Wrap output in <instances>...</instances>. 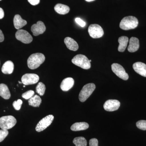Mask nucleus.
I'll list each match as a JSON object with an SVG mask.
<instances>
[{"label":"nucleus","instance_id":"1","mask_svg":"<svg viewBox=\"0 0 146 146\" xmlns=\"http://www.w3.org/2000/svg\"><path fill=\"white\" fill-rule=\"evenodd\" d=\"M44 55L40 53H36L31 54L27 60V65L29 68L35 70L39 67L41 64L44 62Z\"/></svg>","mask_w":146,"mask_h":146},{"label":"nucleus","instance_id":"2","mask_svg":"<svg viewBox=\"0 0 146 146\" xmlns=\"http://www.w3.org/2000/svg\"><path fill=\"white\" fill-rule=\"evenodd\" d=\"M138 25V19L133 16L125 17L120 23V28L124 30L133 29L137 27Z\"/></svg>","mask_w":146,"mask_h":146},{"label":"nucleus","instance_id":"3","mask_svg":"<svg viewBox=\"0 0 146 146\" xmlns=\"http://www.w3.org/2000/svg\"><path fill=\"white\" fill-rule=\"evenodd\" d=\"M73 64L85 70L91 68V62L88 58L84 55L78 54L73 58L72 60Z\"/></svg>","mask_w":146,"mask_h":146},{"label":"nucleus","instance_id":"4","mask_svg":"<svg viewBox=\"0 0 146 146\" xmlns=\"http://www.w3.org/2000/svg\"><path fill=\"white\" fill-rule=\"evenodd\" d=\"M94 83H89L83 86L79 95V99L81 102H84L90 96L96 89Z\"/></svg>","mask_w":146,"mask_h":146},{"label":"nucleus","instance_id":"5","mask_svg":"<svg viewBox=\"0 0 146 146\" xmlns=\"http://www.w3.org/2000/svg\"><path fill=\"white\" fill-rule=\"evenodd\" d=\"M17 121L12 116H4L0 118V127L3 130H8L16 125Z\"/></svg>","mask_w":146,"mask_h":146},{"label":"nucleus","instance_id":"6","mask_svg":"<svg viewBox=\"0 0 146 146\" xmlns=\"http://www.w3.org/2000/svg\"><path fill=\"white\" fill-rule=\"evenodd\" d=\"M54 119V117L52 115H49L40 120L35 128L36 131L41 132L44 130L51 124Z\"/></svg>","mask_w":146,"mask_h":146},{"label":"nucleus","instance_id":"7","mask_svg":"<svg viewBox=\"0 0 146 146\" xmlns=\"http://www.w3.org/2000/svg\"><path fill=\"white\" fill-rule=\"evenodd\" d=\"M88 32L90 36L94 39L100 38L104 34L102 27L97 24L90 25L88 29Z\"/></svg>","mask_w":146,"mask_h":146},{"label":"nucleus","instance_id":"8","mask_svg":"<svg viewBox=\"0 0 146 146\" xmlns=\"http://www.w3.org/2000/svg\"><path fill=\"white\" fill-rule=\"evenodd\" d=\"M111 68L112 72L120 78L124 80L128 79V75L121 65L118 63H113L111 65Z\"/></svg>","mask_w":146,"mask_h":146},{"label":"nucleus","instance_id":"9","mask_svg":"<svg viewBox=\"0 0 146 146\" xmlns=\"http://www.w3.org/2000/svg\"><path fill=\"white\" fill-rule=\"evenodd\" d=\"M16 37L18 40L26 44L31 43L33 40L31 35L29 32L24 30H18L16 32Z\"/></svg>","mask_w":146,"mask_h":146},{"label":"nucleus","instance_id":"10","mask_svg":"<svg viewBox=\"0 0 146 146\" xmlns=\"http://www.w3.org/2000/svg\"><path fill=\"white\" fill-rule=\"evenodd\" d=\"M39 76L35 74H25L21 79L22 83L25 85L36 84L39 81Z\"/></svg>","mask_w":146,"mask_h":146},{"label":"nucleus","instance_id":"11","mask_svg":"<svg viewBox=\"0 0 146 146\" xmlns=\"http://www.w3.org/2000/svg\"><path fill=\"white\" fill-rule=\"evenodd\" d=\"M120 106V102L117 100H109L106 101L104 105L105 110L112 112L117 110Z\"/></svg>","mask_w":146,"mask_h":146},{"label":"nucleus","instance_id":"12","mask_svg":"<svg viewBox=\"0 0 146 146\" xmlns=\"http://www.w3.org/2000/svg\"><path fill=\"white\" fill-rule=\"evenodd\" d=\"M46 30V26L42 21H38L36 24L32 26L31 31L34 36H38L43 34Z\"/></svg>","mask_w":146,"mask_h":146},{"label":"nucleus","instance_id":"13","mask_svg":"<svg viewBox=\"0 0 146 146\" xmlns=\"http://www.w3.org/2000/svg\"><path fill=\"white\" fill-rule=\"evenodd\" d=\"M134 71L140 75L146 77V65L141 62H136L133 65Z\"/></svg>","mask_w":146,"mask_h":146},{"label":"nucleus","instance_id":"14","mask_svg":"<svg viewBox=\"0 0 146 146\" xmlns=\"http://www.w3.org/2000/svg\"><path fill=\"white\" fill-rule=\"evenodd\" d=\"M74 80L72 78L64 79L60 84V89L62 91H67L70 90L74 86Z\"/></svg>","mask_w":146,"mask_h":146},{"label":"nucleus","instance_id":"15","mask_svg":"<svg viewBox=\"0 0 146 146\" xmlns=\"http://www.w3.org/2000/svg\"><path fill=\"white\" fill-rule=\"evenodd\" d=\"M129 44L128 47V51L129 52H134L138 50L139 48V41L138 38L132 37L129 40Z\"/></svg>","mask_w":146,"mask_h":146},{"label":"nucleus","instance_id":"16","mask_svg":"<svg viewBox=\"0 0 146 146\" xmlns=\"http://www.w3.org/2000/svg\"><path fill=\"white\" fill-rule=\"evenodd\" d=\"M64 42L66 46L69 50L74 51L78 50V44L72 38L70 37H66L64 39Z\"/></svg>","mask_w":146,"mask_h":146},{"label":"nucleus","instance_id":"17","mask_svg":"<svg viewBox=\"0 0 146 146\" xmlns=\"http://www.w3.org/2000/svg\"><path fill=\"white\" fill-rule=\"evenodd\" d=\"M13 24L15 28L19 30L27 25V22L21 18L20 15L17 14L13 18Z\"/></svg>","mask_w":146,"mask_h":146},{"label":"nucleus","instance_id":"18","mask_svg":"<svg viewBox=\"0 0 146 146\" xmlns=\"http://www.w3.org/2000/svg\"><path fill=\"white\" fill-rule=\"evenodd\" d=\"M14 69V64L10 60L6 61L3 65L1 70L3 74H10L13 73Z\"/></svg>","mask_w":146,"mask_h":146},{"label":"nucleus","instance_id":"19","mask_svg":"<svg viewBox=\"0 0 146 146\" xmlns=\"http://www.w3.org/2000/svg\"><path fill=\"white\" fill-rule=\"evenodd\" d=\"M0 96L3 98L8 100L11 97V94L8 87L4 84H0Z\"/></svg>","mask_w":146,"mask_h":146},{"label":"nucleus","instance_id":"20","mask_svg":"<svg viewBox=\"0 0 146 146\" xmlns=\"http://www.w3.org/2000/svg\"><path fill=\"white\" fill-rule=\"evenodd\" d=\"M89 127V125L86 122H78L74 123L71 127L73 131H79L86 130Z\"/></svg>","mask_w":146,"mask_h":146},{"label":"nucleus","instance_id":"21","mask_svg":"<svg viewBox=\"0 0 146 146\" xmlns=\"http://www.w3.org/2000/svg\"><path fill=\"white\" fill-rule=\"evenodd\" d=\"M129 39L127 36H121L118 39L119 45L118 47V51L120 52H123L125 50L127 46Z\"/></svg>","mask_w":146,"mask_h":146},{"label":"nucleus","instance_id":"22","mask_svg":"<svg viewBox=\"0 0 146 146\" xmlns=\"http://www.w3.org/2000/svg\"><path fill=\"white\" fill-rule=\"evenodd\" d=\"M54 10L57 13L62 15H65L69 13L70 8L68 6L62 4H57L55 6Z\"/></svg>","mask_w":146,"mask_h":146},{"label":"nucleus","instance_id":"23","mask_svg":"<svg viewBox=\"0 0 146 146\" xmlns=\"http://www.w3.org/2000/svg\"><path fill=\"white\" fill-rule=\"evenodd\" d=\"M42 101V99L39 96L35 95L29 99L28 102L30 106L34 107H39Z\"/></svg>","mask_w":146,"mask_h":146},{"label":"nucleus","instance_id":"24","mask_svg":"<svg viewBox=\"0 0 146 146\" xmlns=\"http://www.w3.org/2000/svg\"><path fill=\"white\" fill-rule=\"evenodd\" d=\"M73 142L76 146H87V141L83 137H76L73 140Z\"/></svg>","mask_w":146,"mask_h":146},{"label":"nucleus","instance_id":"25","mask_svg":"<svg viewBox=\"0 0 146 146\" xmlns=\"http://www.w3.org/2000/svg\"><path fill=\"white\" fill-rule=\"evenodd\" d=\"M46 89V86H45V84L42 82H40L38 83L36 86V92L40 96H42L44 94Z\"/></svg>","mask_w":146,"mask_h":146},{"label":"nucleus","instance_id":"26","mask_svg":"<svg viewBox=\"0 0 146 146\" xmlns=\"http://www.w3.org/2000/svg\"><path fill=\"white\" fill-rule=\"evenodd\" d=\"M137 127L142 130H146V120H140L136 123Z\"/></svg>","mask_w":146,"mask_h":146},{"label":"nucleus","instance_id":"27","mask_svg":"<svg viewBox=\"0 0 146 146\" xmlns=\"http://www.w3.org/2000/svg\"><path fill=\"white\" fill-rule=\"evenodd\" d=\"M34 91L29 90L22 94V97L25 99L29 100L34 96Z\"/></svg>","mask_w":146,"mask_h":146},{"label":"nucleus","instance_id":"28","mask_svg":"<svg viewBox=\"0 0 146 146\" xmlns=\"http://www.w3.org/2000/svg\"><path fill=\"white\" fill-rule=\"evenodd\" d=\"M23 104V101L22 100L18 99L17 101L13 102V106L15 110H20L21 107V106Z\"/></svg>","mask_w":146,"mask_h":146},{"label":"nucleus","instance_id":"29","mask_svg":"<svg viewBox=\"0 0 146 146\" xmlns=\"http://www.w3.org/2000/svg\"><path fill=\"white\" fill-rule=\"evenodd\" d=\"M9 132L7 130H0V142H2L8 135Z\"/></svg>","mask_w":146,"mask_h":146},{"label":"nucleus","instance_id":"30","mask_svg":"<svg viewBox=\"0 0 146 146\" xmlns=\"http://www.w3.org/2000/svg\"><path fill=\"white\" fill-rule=\"evenodd\" d=\"M89 146H98V141L96 138H92L90 140Z\"/></svg>","mask_w":146,"mask_h":146},{"label":"nucleus","instance_id":"31","mask_svg":"<svg viewBox=\"0 0 146 146\" xmlns=\"http://www.w3.org/2000/svg\"><path fill=\"white\" fill-rule=\"evenodd\" d=\"M75 21L78 24V25H79L80 27H85V25H86V23H85L84 21H82L80 18H75Z\"/></svg>","mask_w":146,"mask_h":146},{"label":"nucleus","instance_id":"32","mask_svg":"<svg viewBox=\"0 0 146 146\" xmlns=\"http://www.w3.org/2000/svg\"><path fill=\"white\" fill-rule=\"evenodd\" d=\"M28 1L33 5H37L40 2V0H28Z\"/></svg>","mask_w":146,"mask_h":146},{"label":"nucleus","instance_id":"33","mask_svg":"<svg viewBox=\"0 0 146 146\" xmlns=\"http://www.w3.org/2000/svg\"><path fill=\"white\" fill-rule=\"evenodd\" d=\"M4 40V36L2 31L0 29V42H3Z\"/></svg>","mask_w":146,"mask_h":146},{"label":"nucleus","instance_id":"34","mask_svg":"<svg viewBox=\"0 0 146 146\" xmlns=\"http://www.w3.org/2000/svg\"><path fill=\"white\" fill-rule=\"evenodd\" d=\"M4 16V12L3 9L0 7V19H2Z\"/></svg>","mask_w":146,"mask_h":146},{"label":"nucleus","instance_id":"35","mask_svg":"<svg viewBox=\"0 0 146 146\" xmlns=\"http://www.w3.org/2000/svg\"><path fill=\"white\" fill-rule=\"evenodd\" d=\"M85 1L87 2H91L95 1V0H85Z\"/></svg>","mask_w":146,"mask_h":146},{"label":"nucleus","instance_id":"36","mask_svg":"<svg viewBox=\"0 0 146 146\" xmlns=\"http://www.w3.org/2000/svg\"><path fill=\"white\" fill-rule=\"evenodd\" d=\"M18 82H19V83H22V82H20V81Z\"/></svg>","mask_w":146,"mask_h":146},{"label":"nucleus","instance_id":"37","mask_svg":"<svg viewBox=\"0 0 146 146\" xmlns=\"http://www.w3.org/2000/svg\"><path fill=\"white\" fill-rule=\"evenodd\" d=\"M89 61H90V62H91V60H89Z\"/></svg>","mask_w":146,"mask_h":146},{"label":"nucleus","instance_id":"38","mask_svg":"<svg viewBox=\"0 0 146 146\" xmlns=\"http://www.w3.org/2000/svg\"><path fill=\"white\" fill-rule=\"evenodd\" d=\"M25 85H24V86H23V87H25Z\"/></svg>","mask_w":146,"mask_h":146},{"label":"nucleus","instance_id":"39","mask_svg":"<svg viewBox=\"0 0 146 146\" xmlns=\"http://www.w3.org/2000/svg\"><path fill=\"white\" fill-rule=\"evenodd\" d=\"M1 1V0H0V1Z\"/></svg>","mask_w":146,"mask_h":146}]
</instances>
